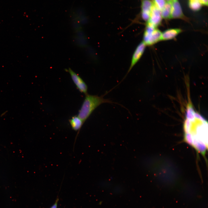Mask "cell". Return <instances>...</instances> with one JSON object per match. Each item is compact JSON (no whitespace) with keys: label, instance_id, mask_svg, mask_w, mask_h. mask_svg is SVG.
Masks as SVG:
<instances>
[{"label":"cell","instance_id":"obj_4","mask_svg":"<svg viewBox=\"0 0 208 208\" xmlns=\"http://www.w3.org/2000/svg\"><path fill=\"white\" fill-rule=\"evenodd\" d=\"M71 79L78 90L86 95L88 94V86L83 79L71 68L67 70Z\"/></svg>","mask_w":208,"mask_h":208},{"label":"cell","instance_id":"obj_8","mask_svg":"<svg viewBox=\"0 0 208 208\" xmlns=\"http://www.w3.org/2000/svg\"><path fill=\"white\" fill-rule=\"evenodd\" d=\"M181 31V29L178 28L166 30L162 33L161 40H166L174 39Z\"/></svg>","mask_w":208,"mask_h":208},{"label":"cell","instance_id":"obj_10","mask_svg":"<svg viewBox=\"0 0 208 208\" xmlns=\"http://www.w3.org/2000/svg\"><path fill=\"white\" fill-rule=\"evenodd\" d=\"M69 122L72 129L75 131L79 132L81 129L84 122L78 116L72 117L69 120Z\"/></svg>","mask_w":208,"mask_h":208},{"label":"cell","instance_id":"obj_15","mask_svg":"<svg viewBox=\"0 0 208 208\" xmlns=\"http://www.w3.org/2000/svg\"><path fill=\"white\" fill-rule=\"evenodd\" d=\"M198 1L201 4L206 5L208 4V0H198Z\"/></svg>","mask_w":208,"mask_h":208},{"label":"cell","instance_id":"obj_3","mask_svg":"<svg viewBox=\"0 0 208 208\" xmlns=\"http://www.w3.org/2000/svg\"><path fill=\"white\" fill-rule=\"evenodd\" d=\"M162 33L159 29L146 24L143 35V42L146 45H152L161 40Z\"/></svg>","mask_w":208,"mask_h":208},{"label":"cell","instance_id":"obj_14","mask_svg":"<svg viewBox=\"0 0 208 208\" xmlns=\"http://www.w3.org/2000/svg\"><path fill=\"white\" fill-rule=\"evenodd\" d=\"M59 200L58 198H57L54 204L50 208H57L58 202Z\"/></svg>","mask_w":208,"mask_h":208},{"label":"cell","instance_id":"obj_16","mask_svg":"<svg viewBox=\"0 0 208 208\" xmlns=\"http://www.w3.org/2000/svg\"><path fill=\"white\" fill-rule=\"evenodd\" d=\"M173 0H167V2H172Z\"/></svg>","mask_w":208,"mask_h":208},{"label":"cell","instance_id":"obj_7","mask_svg":"<svg viewBox=\"0 0 208 208\" xmlns=\"http://www.w3.org/2000/svg\"><path fill=\"white\" fill-rule=\"evenodd\" d=\"M153 5L149 0H142L141 2V16L142 18L147 22L148 20Z\"/></svg>","mask_w":208,"mask_h":208},{"label":"cell","instance_id":"obj_9","mask_svg":"<svg viewBox=\"0 0 208 208\" xmlns=\"http://www.w3.org/2000/svg\"><path fill=\"white\" fill-rule=\"evenodd\" d=\"M171 18H183V16L180 4L177 0L172 2Z\"/></svg>","mask_w":208,"mask_h":208},{"label":"cell","instance_id":"obj_5","mask_svg":"<svg viewBox=\"0 0 208 208\" xmlns=\"http://www.w3.org/2000/svg\"><path fill=\"white\" fill-rule=\"evenodd\" d=\"M161 10L153 3L150 18L146 24L156 28L161 23Z\"/></svg>","mask_w":208,"mask_h":208},{"label":"cell","instance_id":"obj_17","mask_svg":"<svg viewBox=\"0 0 208 208\" xmlns=\"http://www.w3.org/2000/svg\"></svg>","mask_w":208,"mask_h":208},{"label":"cell","instance_id":"obj_6","mask_svg":"<svg viewBox=\"0 0 208 208\" xmlns=\"http://www.w3.org/2000/svg\"><path fill=\"white\" fill-rule=\"evenodd\" d=\"M146 46L142 41L137 46L133 55L128 73L129 72L141 58L144 51Z\"/></svg>","mask_w":208,"mask_h":208},{"label":"cell","instance_id":"obj_13","mask_svg":"<svg viewBox=\"0 0 208 208\" xmlns=\"http://www.w3.org/2000/svg\"><path fill=\"white\" fill-rule=\"evenodd\" d=\"M153 4L161 11L165 5V0H153Z\"/></svg>","mask_w":208,"mask_h":208},{"label":"cell","instance_id":"obj_11","mask_svg":"<svg viewBox=\"0 0 208 208\" xmlns=\"http://www.w3.org/2000/svg\"><path fill=\"white\" fill-rule=\"evenodd\" d=\"M172 2H167L164 8L161 10V17L164 18H171L172 11Z\"/></svg>","mask_w":208,"mask_h":208},{"label":"cell","instance_id":"obj_12","mask_svg":"<svg viewBox=\"0 0 208 208\" xmlns=\"http://www.w3.org/2000/svg\"><path fill=\"white\" fill-rule=\"evenodd\" d=\"M189 5L190 8L194 11L199 10L201 8V4L197 0H190Z\"/></svg>","mask_w":208,"mask_h":208},{"label":"cell","instance_id":"obj_2","mask_svg":"<svg viewBox=\"0 0 208 208\" xmlns=\"http://www.w3.org/2000/svg\"><path fill=\"white\" fill-rule=\"evenodd\" d=\"M104 95L99 96L88 94L86 95L77 115L84 123L93 111L101 104L105 103L118 104L109 99L104 98Z\"/></svg>","mask_w":208,"mask_h":208},{"label":"cell","instance_id":"obj_1","mask_svg":"<svg viewBox=\"0 0 208 208\" xmlns=\"http://www.w3.org/2000/svg\"><path fill=\"white\" fill-rule=\"evenodd\" d=\"M185 141L205 155L208 146V122L189 104L183 125Z\"/></svg>","mask_w":208,"mask_h":208}]
</instances>
